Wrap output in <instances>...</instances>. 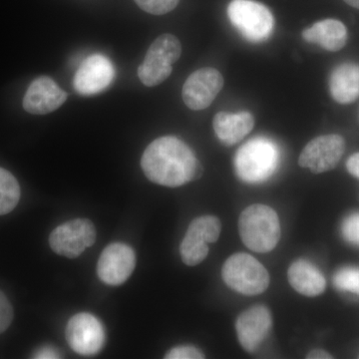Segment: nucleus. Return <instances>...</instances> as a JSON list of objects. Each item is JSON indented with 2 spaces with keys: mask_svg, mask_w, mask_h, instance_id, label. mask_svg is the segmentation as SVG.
Here are the masks:
<instances>
[{
  "mask_svg": "<svg viewBox=\"0 0 359 359\" xmlns=\"http://www.w3.org/2000/svg\"><path fill=\"white\" fill-rule=\"evenodd\" d=\"M144 174L153 183L176 188L202 176L203 168L190 147L173 136L156 139L144 151Z\"/></svg>",
  "mask_w": 359,
  "mask_h": 359,
  "instance_id": "1",
  "label": "nucleus"
},
{
  "mask_svg": "<svg viewBox=\"0 0 359 359\" xmlns=\"http://www.w3.org/2000/svg\"><path fill=\"white\" fill-rule=\"evenodd\" d=\"M238 231L245 247L257 252H271L280 238V223L269 205H250L241 214Z\"/></svg>",
  "mask_w": 359,
  "mask_h": 359,
  "instance_id": "2",
  "label": "nucleus"
},
{
  "mask_svg": "<svg viewBox=\"0 0 359 359\" xmlns=\"http://www.w3.org/2000/svg\"><path fill=\"white\" fill-rule=\"evenodd\" d=\"M280 158V149L275 142L257 137L238 149L235 157L236 172L245 183H262L275 173Z\"/></svg>",
  "mask_w": 359,
  "mask_h": 359,
  "instance_id": "3",
  "label": "nucleus"
},
{
  "mask_svg": "<svg viewBox=\"0 0 359 359\" xmlns=\"http://www.w3.org/2000/svg\"><path fill=\"white\" fill-rule=\"evenodd\" d=\"M224 282L238 294H263L269 285L266 269L254 257L248 254H235L226 259L222 269Z\"/></svg>",
  "mask_w": 359,
  "mask_h": 359,
  "instance_id": "4",
  "label": "nucleus"
},
{
  "mask_svg": "<svg viewBox=\"0 0 359 359\" xmlns=\"http://www.w3.org/2000/svg\"><path fill=\"white\" fill-rule=\"evenodd\" d=\"M182 54L180 40L173 34L160 35L149 47L143 63L138 68V76L147 87L157 86L171 75L173 65Z\"/></svg>",
  "mask_w": 359,
  "mask_h": 359,
  "instance_id": "5",
  "label": "nucleus"
},
{
  "mask_svg": "<svg viewBox=\"0 0 359 359\" xmlns=\"http://www.w3.org/2000/svg\"><path fill=\"white\" fill-rule=\"evenodd\" d=\"M228 16L231 25L250 42L266 41L273 33V14L268 7L254 0H231Z\"/></svg>",
  "mask_w": 359,
  "mask_h": 359,
  "instance_id": "6",
  "label": "nucleus"
},
{
  "mask_svg": "<svg viewBox=\"0 0 359 359\" xmlns=\"http://www.w3.org/2000/svg\"><path fill=\"white\" fill-rule=\"evenodd\" d=\"M96 242V230L87 219H75L54 229L49 236V245L59 256L75 259Z\"/></svg>",
  "mask_w": 359,
  "mask_h": 359,
  "instance_id": "7",
  "label": "nucleus"
},
{
  "mask_svg": "<svg viewBox=\"0 0 359 359\" xmlns=\"http://www.w3.org/2000/svg\"><path fill=\"white\" fill-rule=\"evenodd\" d=\"M221 231L222 224L217 217L202 216L194 219L180 245L183 263L190 266L202 263L209 255L208 244L216 243Z\"/></svg>",
  "mask_w": 359,
  "mask_h": 359,
  "instance_id": "8",
  "label": "nucleus"
},
{
  "mask_svg": "<svg viewBox=\"0 0 359 359\" xmlns=\"http://www.w3.org/2000/svg\"><path fill=\"white\" fill-rule=\"evenodd\" d=\"M66 340L75 353L95 355L105 344V330L101 321L87 313L75 314L68 321Z\"/></svg>",
  "mask_w": 359,
  "mask_h": 359,
  "instance_id": "9",
  "label": "nucleus"
},
{
  "mask_svg": "<svg viewBox=\"0 0 359 359\" xmlns=\"http://www.w3.org/2000/svg\"><path fill=\"white\" fill-rule=\"evenodd\" d=\"M346 150V142L339 135L316 137L309 142L299 156V164L313 174L330 171L337 166Z\"/></svg>",
  "mask_w": 359,
  "mask_h": 359,
  "instance_id": "10",
  "label": "nucleus"
},
{
  "mask_svg": "<svg viewBox=\"0 0 359 359\" xmlns=\"http://www.w3.org/2000/svg\"><path fill=\"white\" fill-rule=\"evenodd\" d=\"M136 266V255L130 245L110 244L103 250L97 264V275L108 285H121L128 280Z\"/></svg>",
  "mask_w": 359,
  "mask_h": 359,
  "instance_id": "11",
  "label": "nucleus"
},
{
  "mask_svg": "<svg viewBox=\"0 0 359 359\" xmlns=\"http://www.w3.org/2000/svg\"><path fill=\"white\" fill-rule=\"evenodd\" d=\"M224 86L219 71L212 67L201 68L193 72L183 86V100L190 109L204 110L214 102Z\"/></svg>",
  "mask_w": 359,
  "mask_h": 359,
  "instance_id": "12",
  "label": "nucleus"
},
{
  "mask_svg": "<svg viewBox=\"0 0 359 359\" xmlns=\"http://www.w3.org/2000/svg\"><path fill=\"white\" fill-rule=\"evenodd\" d=\"M114 75V67L109 59L102 54H93L79 66L73 84L81 95H94L108 88Z\"/></svg>",
  "mask_w": 359,
  "mask_h": 359,
  "instance_id": "13",
  "label": "nucleus"
},
{
  "mask_svg": "<svg viewBox=\"0 0 359 359\" xmlns=\"http://www.w3.org/2000/svg\"><path fill=\"white\" fill-rule=\"evenodd\" d=\"M273 327L271 311L266 306H252L238 316L236 330L238 342L248 353H254L263 344Z\"/></svg>",
  "mask_w": 359,
  "mask_h": 359,
  "instance_id": "14",
  "label": "nucleus"
},
{
  "mask_svg": "<svg viewBox=\"0 0 359 359\" xmlns=\"http://www.w3.org/2000/svg\"><path fill=\"white\" fill-rule=\"evenodd\" d=\"M68 94L49 76L33 80L23 98V108L33 115H45L57 110L67 100Z\"/></svg>",
  "mask_w": 359,
  "mask_h": 359,
  "instance_id": "15",
  "label": "nucleus"
},
{
  "mask_svg": "<svg viewBox=\"0 0 359 359\" xmlns=\"http://www.w3.org/2000/svg\"><path fill=\"white\" fill-rule=\"evenodd\" d=\"M215 133L224 145L231 146L242 141L255 126V119L249 112H219L215 116Z\"/></svg>",
  "mask_w": 359,
  "mask_h": 359,
  "instance_id": "16",
  "label": "nucleus"
},
{
  "mask_svg": "<svg viewBox=\"0 0 359 359\" xmlns=\"http://www.w3.org/2000/svg\"><path fill=\"white\" fill-rule=\"evenodd\" d=\"M302 39L328 51H339L346 46V25L337 20H325L314 23L302 32Z\"/></svg>",
  "mask_w": 359,
  "mask_h": 359,
  "instance_id": "17",
  "label": "nucleus"
},
{
  "mask_svg": "<svg viewBox=\"0 0 359 359\" xmlns=\"http://www.w3.org/2000/svg\"><path fill=\"white\" fill-rule=\"evenodd\" d=\"M287 278L292 289L306 297H318L323 294L327 287L323 273L304 259L292 264L287 271Z\"/></svg>",
  "mask_w": 359,
  "mask_h": 359,
  "instance_id": "18",
  "label": "nucleus"
},
{
  "mask_svg": "<svg viewBox=\"0 0 359 359\" xmlns=\"http://www.w3.org/2000/svg\"><path fill=\"white\" fill-rule=\"evenodd\" d=\"M330 91L340 104L353 103L359 98V65L348 62L334 68L330 77Z\"/></svg>",
  "mask_w": 359,
  "mask_h": 359,
  "instance_id": "19",
  "label": "nucleus"
},
{
  "mask_svg": "<svg viewBox=\"0 0 359 359\" xmlns=\"http://www.w3.org/2000/svg\"><path fill=\"white\" fill-rule=\"evenodd\" d=\"M20 199V187L11 172L0 167V216L15 209Z\"/></svg>",
  "mask_w": 359,
  "mask_h": 359,
  "instance_id": "20",
  "label": "nucleus"
},
{
  "mask_svg": "<svg viewBox=\"0 0 359 359\" xmlns=\"http://www.w3.org/2000/svg\"><path fill=\"white\" fill-rule=\"evenodd\" d=\"M334 282L337 290L359 295V269H340L335 273Z\"/></svg>",
  "mask_w": 359,
  "mask_h": 359,
  "instance_id": "21",
  "label": "nucleus"
},
{
  "mask_svg": "<svg viewBox=\"0 0 359 359\" xmlns=\"http://www.w3.org/2000/svg\"><path fill=\"white\" fill-rule=\"evenodd\" d=\"M180 0H135L142 11L154 15H163L173 11Z\"/></svg>",
  "mask_w": 359,
  "mask_h": 359,
  "instance_id": "22",
  "label": "nucleus"
},
{
  "mask_svg": "<svg viewBox=\"0 0 359 359\" xmlns=\"http://www.w3.org/2000/svg\"><path fill=\"white\" fill-rule=\"evenodd\" d=\"M342 233L347 242L359 245V214L351 215L344 219Z\"/></svg>",
  "mask_w": 359,
  "mask_h": 359,
  "instance_id": "23",
  "label": "nucleus"
},
{
  "mask_svg": "<svg viewBox=\"0 0 359 359\" xmlns=\"http://www.w3.org/2000/svg\"><path fill=\"white\" fill-rule=\"evenodd\" d=\"M167 359H203L204 353L195 346L174 347L165 356Z\"/></svg>",
  "mask_w": 359,
  "mask_h": 359,
  "instance_id": "24",
  "label": "nucleus"
},
{
  "mask_svg": "<svg viewBox=\"0 0 359 359\" xmlns=\"http://www.w3.org/2000/svg\"><path fill=\"white\" fill-rule=\"evenodd\" d=\"M13 320V309L6 294L0 290V334L6 332Z\"/></svg>",
  "mask_w": 359,
  "mask_h": 359,
  "instance_id": "25",
  "label": "nucleus"
},
{
  "mask_svg": "<svg viewBox=\"0 0 359 359\" xmlns=\"http://www.w3.org/2000/svg\"><path fill=\"white\" fill-rule=\"evenodd\" d=\"M346 168L349 173L359 179V153L351 156L346 162Z\"/></svg>",
  "mask_w": 359,
  "mask_h": 359,
  "instance_id": "26",
  "label": "nucleus"
},
{
  "mask_svg": "<svg viewBox=\"0 0 359 359\" xmlns=\"http://www.w3.org/2000/svg\"><path fill=\"white\" fill-rule=\"evenodd\" d=\"M59 353L52 347H43L34 354V358H59Z\"/></svg>",
  "mask_w": 359,
  "mask_h": 359,
  "instance_id": "27",
  "label": "nucleus"
},
{
  "mask_svg": "<svg viewBox=\"0 0 359 359\" xmlns=\"http://www.w3.org/2000/svg\"><path fill=\"white\" fill-rule=\"evenodd\" d=\"M309 359H332V356L327 351H323V349H314L311 351L306 356Z\"/></svg>",
  "mask_w": 359,
  "mask_h": 359,
  "instance_id": "28",
  "label": "nucleus"
},
{
  "mask_svg": "<svg viewBox=\"0 0 359 359\" xmlns=\"http://www.w3.org/2000/svg\"><path fill=\"white\" fill-rule=\"evenodd\" d=\"M344 1H346L347 4H349V6L359 9V0H344Z\"/></svg>",
  "mask_w": 359,
  "mask_h": 359,
  "instance_id": "29",
  "label": "nucleus"
}]
</instances>
